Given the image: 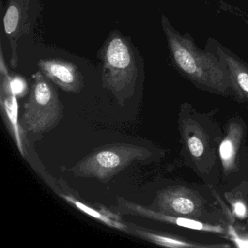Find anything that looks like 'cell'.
<instances>
[{
  "label": "cell",
  "mask_w": 248,
  "mask_h": 248,
  "mask_svg": "<svg viewBox=\"0 0 248 248\" xmlns=\"http://www.w3.org/2000/svg\"><path fill=\"white\" fill-rule=\"evenodd\" d=\"M172 66L193 84L210 92H231L227 68L216 55L197 47L191 34H181L164 14L161 18Z\"/></svg>",
  "instance_id": "cell-1"
},
{
  "label": "cell",
  "mask_w": 248,
  "mask_h": 248,
  "mask_svg": "<svg viewBox=\"0 0 248 248\" xmlns=\"http://www.w3.org/2000/svg\"><path fill=\"white\" fill-rule=\"evenodd\" d=\"M102 65L103 86L109 90L120 105L134 94L139 66L130 37L118 30L111 31L97 53Z\"/></svg>",
  "instance_id": "cell-2"
},
{
  "label": "cell",
  "mask_w": 248,
  "mask_h": 248,
  "mask_svg": "<svg viewBox=\"0 0 248 248\" xmlns=\"http://www.w3.org/2000/svg\"><path fill=\"white\" fill-rule=\"evenodd\" d=\"M150 156L146 149L131 144L111 145L86 156L71 169L76 176L107 182L134 161Z\"/></svg>",
  "instance_id": "cell-3"
},
{
  "label": "cell",
  "mask_w": 248,
  "mask_h": 248,
  "mask_svg": "<svg viewBox=\"0 0 248 248\" xmlns=\"http://www.w3.org/2000/svg\"><path fill=\"white\" fill-rule=\"evenodd\" d=\"M30 98L23 122L27 130L38 133L51 130L63 115V107L54 87L41 72L33 75Z\"/></svg>",
  "instance_id": "cell-4"
},
{
  "label": "cell",
  "mask_w": 248,
  "mask_h": 248,
  "mask_svg": "<svg viewBox=\"0 0 248 248\" xmlns=\"http://www.w3.org/2000/svg\"><path fill=\"white\" fill-rule=\"evenodd\" d=\"M3 18L4 30L12 50L10 65L16 68L18 63V42L28 34L40 12L38 0H8Z\"/></svg>",
  "instance_id": "cell-5"
},
{
  "label": "cell",
  "mask_w": 248,
  "mask_h": 248,
  "mask_svg": "<svg viewBox=\"0 0 248 248\" xmlns=\"http://www.w3.org/2000/svg\"><path fill=\"white\" fill-rule=\"evenodd\" d=\"M204 50L216 55L224 63L232 91L241 99L248 100V63L212 37L206 42Z\"/></svg>",
  "instance_id": "cell-6"
},
{
  "label": "cell",
  "mask_w": 248,
  "mask_h": 248,
  "mask_svg": "<svg viewBox=\"0 0 248 248\" xmlns=\"http://www.w3.org/2000/svg\"><path fill=\"white\" fill-rule=\"evenodd\" d=\"M37 66L47 79L66 92L78 93L83 88V76L71 62L62 59H42Z\"/></svg>",
  "instance_id": "cell-7"
},
{
  "label": "cell",
  "mask_w": 248,
  "mask_h": 248,
  "mask_svg": "<svg viewBox=\"0 0 248 248\" xmlns=\"http://www.w3.org/2000/svg\"><path fill=\"white\" fill-rule=\"evenodd\" d=\"M119 207L123 213L125 214L134 215V216H142L152 220L158 221L166 222L171 224L176 225L181 227L188 228L194 230L203 231V232H212V233H223V228L220 226L206 224L197 220L186 217H176V216H169L164 213L154 211L147 207L139 205L136 203L131 202L127 200L121 199L119 200Z\"/></svg>",
  "instance_id": "cell-8"
},
{
  "label": "cell",
  "mask_w": 248,
  "mask_h": 248,
  "mask_svg": "<svg viewBox=\"0 0 248 248\" xmlns=\"http://www.w3.org/2000/svg\"><path fill=\"white\" fill-rule=\"evenodd\" d=\"M12 75H0V93L1 106L9 127L11 136L16 143L17 147L22 156H24V144L21 139L18 123V104L17 95L11 88Z\"/></svg>",
  "instance_id": "cell-9"
},
{
  "label": "cell",
  "mask_w": 248,
  "mask_h": 248,
  "mask_svg": "<svg viewBox=\"0 0 248 248\" xmlns=\"http://www.w3.org/2000/svg\"><path fill=\"white\" fill-rule=\"evenodd\" d=\"M157 204L162 213L173 214L194 215L199 209L195 197L181 188L164 191L159 196Z\"/></svg>",
  "instance_id": "cell-10"
},
{
  "label": "cell",
  "mask_w": 248,
  "mask_h": 248,
  "mask_svg": "<svg viewBox=\"0 0 248 248\" xmlns=\"http://www.w3.org/2000/svg\"><path fill=\"white\" fill-rule=\"evenodd\" d=\"M241 135L242 129L240 126L238 124L232 125L229 128L227 136L223 139L220 144L219 152L223 168L226 170H229L234 165Z\"/></svg>",
  "instance_id": "cell-11"
},
{
  "label": "cell",
  "mask_w": 248,
  "mask_h": 248,
  "mask_svg": "<svg viewBox=\"0 0 248 248\" xmlns=\"http://www.w3.org/2000/svg\"><path fill=\"white\" fill-rule=\"evenodd\" d=\"M63 197L68 202L71 203V204L75 206L78 210H81L85 214L88 215V216H91V217H94L97 220H99L100 221L103 222L107 226L119 229L120 231H124V232L127 231L128 226L123 223L117 215L114 214V213H111V212L107 210H95V209L81 202L77 199L74 198L72 196L64 195L63 196Z\"/></svg>",
  "instance_id": "cell-12"
},
{
  "label": "cell",
  "mask_w": 248,
  "mask_h": 248,
  "mask_svg": "<svg viewBox=\"0 0 248 248\" xmlns=\"http://www.w3.org/2000/svg\"><path fill=\"white\" fill-rule=\"evenodd\" d=\"M127 232H130L139 237L161 245V246L168 247V248H212V247H217L213 246H213L212 245L206 246V245H194V244L190 243L186 241H183L179 239H176V238L170 237V236L152 233V232H148V231L140 229V228L134 227L133 226H128Z\"/></svg>",
  "instance_id": "cell-13"
},
{
  "label": "cell",
  "mask_w": 248,
  "mask_h": 248,
  "mask_svg": "<svg viewBox=\"0 0 248 248\" xmlns=\"http://www.w3.org/2000/svg\"><path fill=\"white\" fill-rule=\"evenodd\" d=\"M11 88L13 93L17 95V97H23L27 94L28 91V85L27 81L22 77L16 75L11 78Z\"/></svg>",
  "instance_id": "cell-14"
},
{
  "label": "cell",
  "mask_w": 248,
  "mask_h": 248,
  "mask_svg": "<svg viewBox=\"0 0 248 248\" xmlns=\"http://www.w3.org/2000/svg\"><path fill=\"white\" fill-rule=\"evenodd\" d=\"M188 149L194 157L199 158L203 155L204 143L200 138L196 136H189L187 140Z\"/></svg>",
  "instance_id": "cell-15"
},
{
  "label": "cell",
  "mask_w": 248,
  "mask_h": 248,
  "mask_svg": "<svg viewBox=\"0 0 248 248\" xmlns=\"http://www.w3.org/2000/svg\"><path fill=\"white\" fill-rule=\"evenodd\" d=\"M229 233L236 246L239 248H248V236H239L232 227H229Z\"/></svg>",
  "instance_id": "cell-16"
},
{
  "label": "cell",
  "mask_w": 248,
  "mask_h": 248,
  "mask_svg": "<svg viewBox=\"0 0 248 248\" xmlns=\"http://www.w3.org/2000/svg\"><path fill=\"white\" fill-rule=\"evenodd\" d=\"M233 213L239 218L244 219L247 216V209L243 202L240 201L235 202L233 204Z\"/></svg>",
  "instance_id": "cell-17"
},
{
  "label": "cell",
  "mask_w": 248,
  "mask_h": 248,
  "mask_svg": "<svg viewBox=\"0 0 248 248\" xmlns=\"http://www.w3.org/2000/svg\"><path fill=\"white\" fill-rule=\"evenodd\" d=\"M243 20H244V21H245V24H246L248 26V20L245 19V18H244Z\"/></svg>",
  "instance_id": "cell-18"
}]
</instances>
